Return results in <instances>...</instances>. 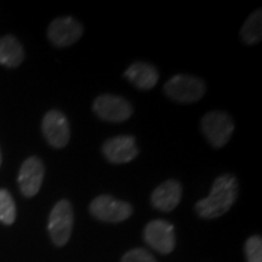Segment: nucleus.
Returning <instances> with one entry per match:
<instances>
[{
    "instance_id": "obj_15",
    "label": "nucleus",
    "mask_w": 262,
    "mask_h": 262,
    "mask_svg": "<svg viewBox=\"0 0 262 262\" xmlns=\"http://www.w3.org/2000/svg\"><path fill=\"white\" fill-rule=\"evenodd\" d=\"M241 37L248 45H255L262 39V11L256 10L247 18L241 29Z\"/></svg>"
},
{
    "instance_id": "obj_3",
    "label": "nucleus",
    "mask_w": 262,
    "mask_h": 262,
    "mask_svg": "<svg viewBox=\"0 0 262 262\" xmlns=\"http://www.w3.org/2000/svg\"><path fill=\"white\" fill-rule=\"evenodd\" d=\"M74 224V211L71 202L61 199L54 205L49 216L48 231L56 247H64L71 239Z\"/></svg>"
},
{
    "instance_id": "obj_18",
    "label": "nucleus",
    "mask_w": 262,
    "mask_h": 262,
    "mask_svg": "<svg viewBox=\"0 0 262 262\" xmlns=\"http://www.w3.org/2000/svg\"><path fill=\"white\" fill-rule=\"evenodd\" d=\"M122 262H157V260L145 249L136 248L127 251L123 256Z\"/></svg>"
},
{
    "instance_id": "obj_19",
    "label": "nucleus",
    "mask_w": 262,
    "mask_h": 262,
    "mask_svg": "<svg viewBox=\"0 0 262 262\" xmlns=\"http://www.w3.org/2000/svg\"><path fill=\"white\" fill-rule=\"evenodd\" d=\"M2 160H3V158H2V152H0V165H2Z\"/></svg>"
},
{
    "instance_id": "obj_10",
    "label": "nucleus",
    "mask_w": 262,
    "mask_h": 262,
    "mask_svg": "<svg viewBox=\"0 0 262 262\" xmlns=\"http://www.w3.org/2000/svg\"><path fill=\"white\" fill-rule=\"evenodd\" d=\"M102 153L112 164L130 163L139 156L140 149L136 140L130 135H119L108 139L102 145Z\"/></svg>"
},
{
    "instance_id": "obj_2",
    "label": "nucleus",
    "mask_w": 262,
    "mask_h": 262,
    "mask_svg": "<svg viewBox=\"0 0 262 262\" xmlns=\"http://www.w3.org/2000/svg\"><path fill=\"white\" fill-rule=\"evenodd\" d=\"M164 93L176 102L194 103L205 95L206 85L194 75L176 74L164 85Z\"/></svg>"
},
{
    "instance_id": "obj_7",
    "label": "nucleus",
    "mask_w": 262,
    "mask_h": 262,
    "mask_svg": "<svg viewBox=\"0 0 262 262\" xmlns=\"http://www.w3.org/2000/svg\"><path fill=\"white\" fill-rule=\"evenodd\" d=\"M42 135L54 148H63L71 140V127L67 118L57 110H51L45 114L41 123Z\"/></svg>"
},
{
    "instance_id": "obj_1",
    "label": "nucleus",
    "mask_w": 262,
    "mask_h": 262,
    "mask_svg": "<svg viewBox=\"0 0 262 262\" xmlns=\"http://www.w3.org/2000/svg\"><path fill=\"white\" fill-rule=\"evenodd\" d=\"M238 180L232 173L219 176L212 183V187L206 198L196 202V214L205 220L217 219L226 214L238 198Z\"/></svg>"
},
{
    "instance_id": "obj_16",
    "label": "nucleus",
    "mask_w": 262,
    "mask_h": 262,
    "mask_svg": "<svg viewBox=\"0 0 262 262\" xmlns=\"http://www.w3.org/2000/svg\"><path fill=\"white\" fill-rule=\"evenodd\" d=\"M16 220V205L8 189H0V222L12 225Z\"/></svg>"
},
{
    "instance_id": "obj_12",
    "label": "nucleus",
    "mask_w": 262,
    "mask_h": 262,
    "mask_svg": "<svg viewBox=\"0 0 262 262\" xmlns=\"http://www.w3.org/2000/svg\"><path fill=\"white\" fill-rule=\"evenodd\" d=\"M182 198V185L175 179H170L153 191L150 203L153 208L163 212H170L180 204Z\"/></svg>"
},
{
    "instance_id": "obj_13",
    "label": "nucleus",
    "mask_w": 262,
    "mask_h": 262,
    "mask_svg": "<svg viewBox=\"0 0 262 262\" xmlns=\"http://www.w3.org/2000/svg\"><path fill=\"white\" fill-rule=\"evenodd\" d=\"M124 77L140 90H150L159 80V72L152 63L135 62L124 73Z\"/></svg>"
},
{
    "instance_id": "obj_11",
    "label": "nucleus",
    "mask_w": 262,
    "mask_h": 262,
    "mask_svg": "<svg viewBox=\"0 0 262 262\" xmlns=\"http://www.w3.org/2000/svg\"><path fill=\"white\" fill-rule=\"evenodd\" d=\"M45 176L44 164L38 157H29L21 165L18 172V186L27 198L34 196L40 189Z\"/></svg>"
},
{
    "instance_id": "obj_5",
    "label": "nucleus",
    "mask_w": 262,
    "mask_h": 262,
    "mask_svg": "<svg viewBox=\"0 0 262 262\" xmlns=\"http://www.w3.org/2000/svg\"><path fill=\"white\" fill-rule=\"evenodd\" d=\"M90 214L98 221L119 224L133 215L134 209L130 203L118 201L112 195L102 194L93 199L89 206Z\"/></svg>"
},
{
    "instance_id": "obj_9",
    "label": "nucleus",
    "mask_w": 262,
    "mask_h": 262,
    "mask_svg": "<svg viewBox=\"0 0 262 262\" xmlns=\"http://www.w3.org/2000/svg\"><path fill=\"white\" fill-rule=\"evenodd\" d=\"M143 238L150 248L163 255L172 253L176 245L173 226L164 220L150 221L143 231Z\"/></svg>"
},
{
    "instance_id": "obj_8",
    "label": "nucleus",
    "mask_w": 262,
    "mask_h": 262,
    "mask_svg": "<svg viewBox=\"0 0 262 262\" xmlns=\"http://www.w3.org/2000/svg\"><path fill=\"white\" fill-rule=\"evenodd\" d=\"M84 27L79 21L71 16H62L55 18L49 25L48 37L55 47H71L81 38Z\"/></svg>"
},
{
    "instance_id": "obj_17",
    "label": "nucleus",
    "mask_w": 262,
    "mask_h": 262,
    "mask_svg": "<svg viewBox=\"0 0 262 262\" xmlns=\"http://www.w3.org/2000/svg\"><path fill=\"white\" fill-rule=\"evenodd\" d=\"M247 262H262V239L260 235H253L245 242Z\"/></svg>"
},
{
    "instance_id": "obj_4",
    "label": "nucleus",
    "mask_w": 262,
    "mask_h": 262,
    "mask_svg": "<svg viewBox=\"0 0 262 262\" xmlns=\"http://www.w3.org/2000/svg\"><path fill=\"white\" fill-rule=\"evenodd\" d=\"M201 129L212 147L221 148L231 140L234 131V123L228 113L211 111L202 118Z\"/></svg>"
},
{
    "instance_id": "obj_6",
    "label": "nucleus",
    "mask_w": 262,
    "mask_h": 262,
    "mask_svg": "<svg viewBox=\"0 0 262 262\" xmlns=\"http://www.w3.org/2000/svg\"><path fill=\"white\" fill-rule=\"evenodd\" d=\"M94 112L100 119L111 123H122L133 116V106L124 97L103 94L96 97L93 104Z\"/></svg>"
},
{
    "instance_id": "obj_14",
    "label": "nucleus",
    "mask_w": 262,
    "mask_h": 262,
    "mask_svg": "<svg viewBox=\"0 0 262 262\" xmlns=\"http://www.w3.org/2000/svg\"><path fill=\"white\" fill-rule=\"evenodd\" d=\"M24 58V48L14 35H5L0 38V64L9 68H16L22 63Z\"/></svg>"
}]
</instances>
